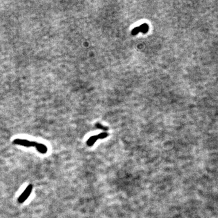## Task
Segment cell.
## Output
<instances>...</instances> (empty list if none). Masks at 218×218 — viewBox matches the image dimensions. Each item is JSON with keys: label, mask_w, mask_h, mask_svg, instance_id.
I'll use <instances>...</instances> for the list:
<instances>
[{"label": "cell", "mask_w": 218, "mask_h": 218, "mask_svg": "<svg viewBox=\"0 0 218 218\" xmlns=\"http://www.w3.org/2000/svg\"><path fill=\"white\" fill-rule=\"evenodd\" d=\"M13 144L16 145H19L26 147H36L38 145V142L34 141H30L27 140L23 139H15L13 140Z\"/></svg>", "instance_id": "obj_1"}, {"label": "cell", "mask_w": 218, "mask_h": 218, "mask_svg": "<svg viewBox=\"0 0 218 218\" xmlns=\"http://www.w3.org/2000/svg\"><path fill=\"white\" fill-rule=\"evenodd\" d=\"M32 189H33V186L31 184H29L26 188V190L23 191V193L21 194V195L18 198V203H24L27 200L28 197L31 195Z\"/></svg>", "instance_id": "obj_2"}, {"label": "cell", "mask_w": 218, "mask_h": 218, "mask_svg": "<svg viewBox=\"0 0 218 218\" xmlns=\"http://www.w3.org/2000/svg\"><path fill=\"white\" fill-rule=\"evenodd\" d=\"M107 133H101V134H99L98 135H95V136H92L91 138H89V140H87V144L88 146L90 147V146H92L94 144V142L98 140V139H103V138H104L106 137L107 136Z\"/></svg>", "instance_id": "obj_3"}, {"label": "cell", "mask_w": 218, "mask_h": 218, "mask_svg": "<svg viewBox=\"0 0 218 218\" xmlns=\"http://www.w3.org/2000/svg\"><path fill=\"white\" fill-rule=\"evenodd\" d=\"M36 149L40 153H41L42 154H46L48 151V149H47L46 145H45L44 144H41V143L38 144Z\"/></svg>", "instance_id": "obj_4"}]
</instances>
